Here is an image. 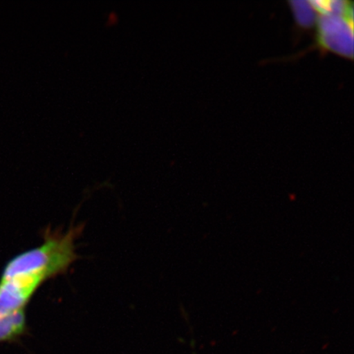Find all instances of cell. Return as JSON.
<instances>
[{"mask_svg": "<svg viewBox=\"0 0 354 354\" xmlns=\"http://www.w3.org/2000/svg\"><path fill=\"white\" fill-rule=\"evenodd\" d=\"M81 231L79 227L65 234L47 230L41 246L16 257L7 265L2 281L24 275H39L47 281L65 273L78 259L74 242Z\"/></svg>", "mask_w": 354, "mask_h": 354, "instance_id": "obj_1", "label": "cell"}, {"mask_svg": "<svg viewBox=\"0 0 354 354\" xmlns=\"http://www.w3.org/2000/svg\"><path fill=\"white\" fill-rule=\"evenodd\" d=\"M293 8L296 17L302 25L308 26L312 24L314 15L311 10L312 6H307V2H293Z\"/></svg>", "mask_w": 354, "mask_h": 354, "instance_id": "obj_5", "label": "cell"}, {"mask_svg": "<svg viewBox=\"0 0 354 354\" xmlns=\"http://www.w3.org/2000/svg\"><path fill=\"white\" fill-rule=\"evenodd\" d=\"M320 41L323 46L346 56L353 55V24L335 15L319 21Z\"/></svg>", "mask_w": 354, "mask_h": 354, "instance_id": "obj_3", "label": "cell"}, {"mask_svg": "<svg viewBox=\"0 0 354 354\" xmlns=\"http://www.w3.org/2000/svg\"><path fill=\"white\" fill-rule=\"evenodd\" d=\"M46 279L39 275H24L0 282V317L25 308L35 290Z\"/></svg>", "mask_w": 354, "mask_h": 354, "instance_id": "obj_2", "label": "cell"}, {"mask_svg": "<svg viewBox=\"0 0 354 354\" xmlns=\"http://www.w3.org/2000/svg\"><path fill=\"white\" fill-rule=\"evenodd\" d=\"M25 308L0 317V342L15 339L26 331Z\"/></svg>", "mask_w": 354, "mask_h": 354, "instance_id": "obj_4", "label": "cell"}]
</instances>
